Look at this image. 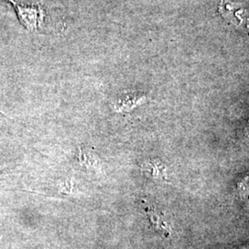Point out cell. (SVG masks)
I'll return each mask as SVG.
<instances>
[{
  "mask_svg": "<svg viewBox=\"0 0 249 249\" xmlns=\"http://www.w3.org/2000/svg\"><path fill=\"white\" fill-rule=\"evenodd\" d=\"M143 101H145L144 96H139V95H127L124 96V98L121 99L118 102V107L120 110H130L135 107L142 104Z\"/></svg>",
  "mask_w": 249,
  "mask_h": 249,
  "instance_id": "5",
  "label": "cell"
},
{
  "mask_svg": "<svg viewBox=\"0 0 249 249\" xmlns=\"http://www.w3.org/2000/svg\"><path fill=\"white\" fill-rule=\"evenodd\" d=\"M142 170L153 178L167 181L166 167L160 160H146L142 164Z\"/></svg>",
  "mask_w": 249,
  "mask_h": 249,
  "instance_id": "3",
  "label": "cell"
},
{
  "mask_svg": "<svg viewBox=\"0 0 249 249\" xmlns=\"http://www.w3.org/2000/svg\"><path fill=\"white\" fill-rule=\"evenodd\" d=\"M18 19L28 31H36L43 21L44 14L42 9L36 6L16 5Z\"/></svg>",
  "mask_w": 249,
  "mask_h": 249,
  "instance_id": "1",
  "label": "cell"
},
{
  "mask_svg": "<svg viewBox=\"0 0 249 249\" xmlns=\"http://www.w3.org/2000/svg\"><path fill=\"white\" fill-rule=\"evenodd\" d=\"M8 1H11V2H13V1H12V0H8Z\"/></svg>",
  "mask_w": 249,
  "mask_h": 249,
  "instance_id": "7",
  "label": "cell"
},
{
  "mask_svg": "<svg viewBox=\"0 0 249 249\" xmlns=\"http://www.w3.org/2000/svg\"><path fill=\"white\" fill-rule=\"evenodd\" d=\"M143 206H144V210L147 213V216L150 219L152 227L156 231H160L161 233H163L166 236L170 235L171 229H170L169 224L164 220V218L155 210L154 207L149 204L147 201L143 200Z\"/></svg>",
  "mask_w": 249,
  "mask_h": 249,
  "instance_id": "2",
  "label": "cell"
},
{
  "mask_svg": "<svg viewBox=\"0 0 249 249\" xmlns=\"http://www.w3.org/2000/svg\"><path fill=\"white\" fill-rule=\"evenodd\" d=\"M241 195L249 199V178L243 180L239 185Z\"/></svg>",
  "mask_w": 249,
  "mask_h": 249,
  "instance_id": "6",
  "label": "cell"
},
{
  "mask_svg": "<svg viewBox=\"0 0 249 249\" xmlns=\"http://www.w3.org/2000/svg\"><path fill=\"white\" fill-rule=\"evenodd\" d=\"M78 160L80 165L85 168H95L97 166L98 160L96 159V155L93 154L92 151H89L87 148H79Z\"/></svg>",
  "mask_w": 249,
  "mask_h": 249,
  "instance_id": "4",
  "label": "cell"
}]
</instances>
